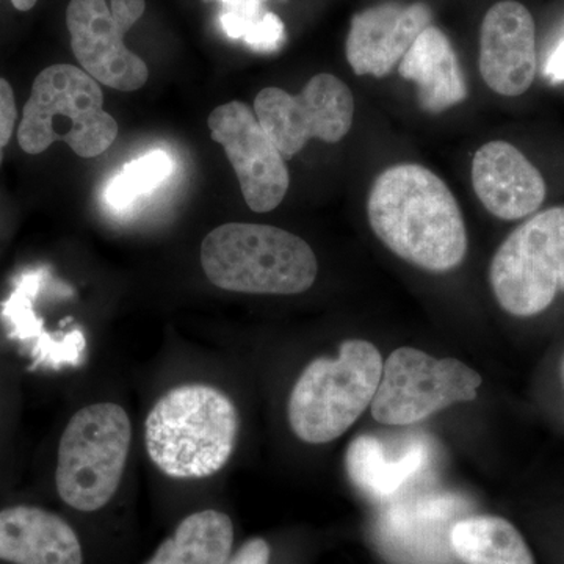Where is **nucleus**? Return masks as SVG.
Listing matches in <instances>:
<instances>
[{"mask_svg":"<svg viewBox=\"0 0 564 564\" xmlns=\"http://www.w3.org/2000/svg\"><path fill=\"white\" fill-rule=\"evenodd\" d=\"M367 217L375 236L403 261L451 272L467 254V231L454 193L415 163L386 170L373 182Z\"/></svg>","mask_w":564,"mask_h":564,"instance_id":"nucleus-1","label":"nucleus"},{"mask_svg":"<svg viewBox=\"0 0 564 564\" xmlns=\"http://www.w3.org/2000/svg\"><path fill=\"white\" fill-rule=\"evenodd\" d=\"M240 417L228 393L209 383L163 392L144 419L143 443L152 466L173 480L214 477L232 458Z\"/></svg>","mask_w":564,"mask_h":564,"instance_id":"nucleus-2","label":"nucleus"},{"mask_svg":"<svg viewBox=\"0 0 564 564\" xmlns=\"http://www.w3.org/2000/svg\"><path fill=\"white\" fill-rule=\"evenodd\" d=\"M207 280L223 291L296 295L317 280L313 248L276 226L226 223L204 237L199 251Z\"/></svg>","mask_w":564,"mask_h":564,"instance_id":"nucleus-3","label":"nucleus"},{"mask_svg":"<svg viewBox=\"0 0 564 564\" xmlns=\"http://www.w3.org/2000/svg\"><path fill=\"white\" fill-rule=\"evenodd\" d=\"M381 373V352L361 339L345 340L337 358L307 364L289 395L288 419L293 434L314 445L343 436L372 404Z\"/></svg>","mask_w":564,"mask_h":564,"instance_id":"nucleus-4","label":"nucleus"},{"mask_svg":"<svg viewBox=\"0 0 564 564\" xmlns=\"http://www.w3.org/2000/svg\"><path fill=\"white\" fill-rule=\"evenodd\" d=\"M118 124L104 110L99 82L73 65H52L33 82L22 111L18 141L28 154H41L55 141L84 159L98 158L117 140Z\"/></svg>","mask_w":564,"mask_h":564,"instance_id":"nucleus-5","label":"nucleus"},{"mask_svg":"<svg viewBox=\"0 0 564 564\" xmlns=\"http://www.w3.org/2000/svg\"><path fill=\"white\" fill-rule=\"evenodd\" d=\"M132 437L131 417L120 403L80 408L58 443L55 488L63 502L80 513L107 507L120 489Z\"/></svg>","mask_w":564,"mask_h":564,"instance_id":"nucleus-6","label":"nucleus"},{"mask_svg":"<svg viewBox=\"0 0 564 564\" xmlns=\"http://www.w3.org/2000/svg\"><path fill=\"white\" fill-rule=\"evenodd\" d=\"M489 281L514 317L544 313L564 292V206L533 215L494 254Z\"/></svg>","mask_w":564,"mask_h":564,"instance_id":"nucleus-7","label":"nucleus"},{"mask_svg":"<svg viewBox=\"0 0 564 564\" xmlns=\"http://www.w3.org/2000/svg\"><path fill=\"white\" fill-rule=\"evenodd\" d=\"M480 386V373L458 359H436L403 347L383 364L370 406L375 421L383 425H414L452 404L473 402Z\"/></svg>","mask_w":564,"mask_h":564,"instance_id":"nucleus-8","label":"nucleus"},{"mask_svg":"<svg viewBox=\"0 0 564 564\" xmlns=\"http://www.w3.org/2000/svg\"><path fill=\"white\" fill-rule=\"evenodd\" d=\"M254 113L285 161L295 158L310 140L339 143L351 131L355 99L345 82L322 73L300 95L263 88L254 99Z\"/></svg>","mask_w":564,"mask_h":564,"instance_id":"nucleus-9","label":"nucleus"},{"mask_svg":"<svg viewBox=\"0 0 564 564\" xmlns=\"http://www.w3.org/2000/svg\"><path fill=\"white\" fill-rule=\"evenodd\" d=\"M144 10V0H70L66 9L70 47L93 79L120 91H135L147 84V63L124 44L126 33Z\"/></svg>","mask_w":564,"mask_h":564,"instance_id":"nucleus-10","label":"nucleus"},{"mask_svg":"<svg viewBox=\"0 0 564 564\" xmlns=\"http://www.w3.org/2000/svg\"><path fill=\"white\" fill-rule=\"evenodd\" d=\"M212 140L225 148L242 188L245 202L254 212H272L288 195L291 176L285 159L245 102L231 101L209 115Z\"/></svg>","mask_w":564,"mask_h":564,"instance_id":"nucleus-11","label":"nucleus"},{"mask_svg":"<svg viewBox=\"0 0 564 564\" xmlns=\"http://www.w3.org/2000/svg\"><path fill=\"white\" fill-rule=\"evenodd\" d=\"M462 510L454 494L400 500L378 521V544L397 564H448L452 527Z\"/></svg>","mask_w":564,"mask_h":564,"instance_id":"nucleus-12","label":"nucleus"},{"mask_svg":"<svg viewBox=\"0 0 564 564\" xmlns=\"http://www.w3.org/2000/svg\"><path fill=\"white\" fill-rule=\"evenodd\" d=\"M538 69L536 28L532 13L516 0H502L486 11L480 31V73L494 93L524 95Z\"/></svg>","mask_w":564,"mask_h":564,"instance_id":"nucleus-13","label":"nucleus"},{"mask_svg":"<svg viewBox=\"0 0 564 564\" xmlns=\"http://www.w3.org/2000/svg\"><path fill=\"white\" fill-rule=\"evenodd\" d=\"M433 24L425 2H386L352 17L347 36L348 65L358 76L386 77Z\"/></svg>","mask_w":564,"mask_h":564,"instance_id":"nucleus-14","label":"nucleus"},{"mask_svg":"<svg viewBox=\"0 0 564 564\" xmlns=\"http://www.w3.org/2000/svg\"><path fill=\"white\" fill-rule=\"evenodd\" d=\"M473 185L485 209L505 221L529 217L545 198L543 174L507 141H489L477 151Z\"/></svg>","mask_w":564,"mask_h":564,"instance_id":"nucleus-15","label":"nucleus"},{"mask_svg":"<svg viewBox=\"0 0 564 564\" xmlns=\"http://www.w3.org/2000/svg\"><path fill=\"white\" fill-rule=\"evenodd\" d=\"M432 444L423 434L410 433L384 443L380 437H356L347 452L350 480L373 499H391L421 477L432 463Z\"/></svg>","mask_w":564,"mask_h":564,"instance_id":"nucleus-16","label":"nucleus"},{"mask_svg":"<svg viewBox=\"0 0 564 564\" xmlns=\"http://www.w3.org/2000/svg\"><path fill=\"white\" fill-rule=\"evenodd\" d=\"M0 560L13 564H84L73 527L52 511L14 505L0 511Z\"/></svg>","mask_w":564,"mask_h":564,"instance_id":"nucleus-17","label":"nucleus"},{"mask_svg":"<svg viewBox=\"0 0 564 564\" xmlns=\"http://www.w3.org/2000/svg\"><path fill=\"white\" fill-rule=\"evenodd\" d=\"M403 79L417 85L419 106L426 113H443L466 101L467 84L451 40L429 25L399 66Z\"/></svg>","mask_w":564,"mask_h":564,"instance_id":"nucleus-18","label":"nucleus"},{"mask_svg":"<svg viewBox=\"0 0 564 564\" xmlns=\"http://www.w3.org/2000/svg\"><path fill=\"white\" fill-rule=\"evenodd\" d=\"M234 536L228 514L212 508L196 511L182 519L144 564H228Z\"/></svg>","mask_w":564,"mask_h":564,"instance_id":"nucleus-19","label":"nucleus"},{"mask_svg":"<svg viewBox=\"0 0 564 564\" xmlns=\"http://www.w3.org/2000/svg\"><path fill=\"white\" fill-rule=\"evenodd\" d=\"M452 551L466 564H534L524 536L497 516H473L452 527Z\"/></svg>","mask_w":564,"mask_h":564,"instance_id":"nucleus-20","label":"nucleus"},{"mask_svg":"<svg viewBox=\"0 0 564 564\" xmlns=\"http://www.w3.org/2000/svg\"><path fill=\"white\" fill-rule=\"evenodd\" d=\"M226 35L243 41L252 51L274 52L285 41L284 22L265 7L267 0H218Z\"/></svg>","mask_w":564,"mask_h":564,"instance_id":"nucleus-21","label":"nucleus"},{"mask_svg":"<svg viewBox=\"0 0 564 564\" xmlns=\"http://www.w3.org/2000/svg\"><path fill=\"white\" fill-rule=\"evenodd\" d=\"M174 162L169 152L155 150L122 166L106 188V202L113 209L131 206L140 196L154 192L172 176Z\"/></svg>","mask_w":564,"mask_h":564,"instance_id":"nucleus-22","label":"nucleus"},{"mask_svg":"<svg viewBox=\"0 0 564 564\" xmlns=\"http://www.w3.org/2000/svg\"><path fill=\"white\" fill-rule=\"evenodd\" d=\"M18 110L13 90L7 80L0 79V165L3 161V148L9 144L17 124Z\"/></svg>","mask_w":564,"mask_h":564,"instance_id":"nucleus-23","label":"nucleus"},{"mask_svg":"<svg viewBox=\"0 0 564 564\" xmlns=\"http://www.w3.org/2000/svg\"><path fill=\"white\" fill-rule=\"evenodd\" d=\"M270 545L262 538H252L229 558L228 564H270Z\"/></svg>","mask_w":564,"mask_h":564,"instance_id":"nucleus-24","label":"nucleus"},{"mask_svg":"<svg viewBox=\"0 0 564 564\" xmlns=\"http://www.w3.org/2000/svg\"><path fill=\"white\" fill-rule=\"evenodd\" d=\"M544 76L552 84L564 82V39L556 44L555 50L549 55L544 66Z\"/></svg>","mask_w":564,"mask_h":564,"instance_id":"nucleus-25","label":"nucleus"},{"mask_svg":"<svg viewBox=\"0 0 564 564\" xmlns=\"http://www.w3.org/2000/svg\"><path fill=\"white\" fill-rule=\"evenodd\" d=\"M36 2H39V0H11V3H13L14 9L20 11L32 10L33 7L36 6Z\"/></svg>","mask_w":564,"mask_h":564,"instance_id":"nucleus-26","label":"nucleus"},{"mask_svg":"<svg viewBox=\"0 0 564 564\" xmlns=\"http://www.w3.org/2000/svg\"><path fill=\"white\" fill-rule=\"evenodd\" d=\"M563 369H564V366H563Z\"/></svg>","mask_w":564,"mask_h":564,"instance_id":"nucleus-27","label":"nucleus"}]
</instances>
